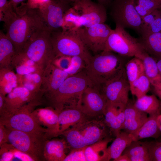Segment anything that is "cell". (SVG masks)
<instances>
[{
    "instance_id": "681fc988",
    "label": "cell",
    "mask_w": 161,
    "mask_h": 161,
    "mask_svg": "<svg viewBox=\"0 0 161 161\" xmlns=\"http://www.w3.org/2000/svg\"><path fill=\"white\" fill-rule=\"evenodd\" d=\"M153 91L156 95L161 100V88L153 87Z\"/></svg>"
},
{
    "instance_id": "2e32d148",
    "label": "cell",
    "mask_w": 161,
    "mask_h": 161,
    "mask_svg": "<svg viewBox=\"0 0 161 161\" xmlns=\"http://www.w3.org/2000/svg\"><path fill=\"white\" fill-rule=\"evenodd\" d=\"M69 76L66 72L52 63L46 67L41 75L40 88L43 94L44 103L52 96Z\"/></svg>"
},
{
    "instance_id": "f6af8a7d",
    "label": "cell",
    "mask_w": 161,
    "mask_h": 161,
    "mask_svg": "<svg viewBox=\"0 0 161 161\" xmlns=\"http://www.w3.org/2000/svg\"><path fill=\"white\" fill-rule=\"evenodd\" d=\"M8 130L4 125L0 124V145L8 142Z\"/></svg>"
},
{
    "instance_id": "ac0fdd59",
    "label": "cell",
    "mask_w": 161,
    "mask_h": 161,
    "mask_svg": "<svg viewBox=\"0 0 161 161\" xmlns=\"http://www.w3.org/2000/svg\"><path fill=\"white\" fill-rule=\"evenodd\" d=\"M125 106L107 101L104 113V119L112 134L115 137L123 129Z\"/></svg>"
},
{
    "instance_id": "44dd1931",
    "label": "cell",
    "mask_w": 161,
    "mask_h": 161,
    "mask_svg": "<svg viewBox=\"0 0 161 161\" xmlns=\"http://www.w3.org/2000/svg\"><path fill=\"white\" fill-rule=\"evenodd\" d=\"M32 114L42 126L46 127L49 131V139L56 137L58 129V113L52 108H39L33 110Z\"/></svg>"
},
{
    "instance_id": "bcb514c9",
    "label": "cell",
    "mask_w": 161,
    "mask_h": 161,
    "mask_svg": "<svg viewBox=\"0 0 161 161\" xmlns=\"http://www.w3.org/2000/svg\"><path fill=\"white\" fill-rule=\"evenodd\" d=\"M25 0H9L14 10L16 11L17 6L20 3H22Z\"/></svg>"
},
{
    "instance_id": "7c38bea8",
    "label": "cell",
    "mask_w": 161,
    "mask_h": 161,
    "mask_svg": "<svg viewBox=\"0 0 161 161\" xmlns=\"http://www.w3.org/2000/svg\"><path fill=\"white\" fill-rule=\"evenodd\" d=\"M71 6L67 2L50 0L38 9L48 30L52 32L62 29L65 14Z\"/></svg>"
},
{
    "instance_id": "ffe728a7",
    "label": "cell",
    "mask_w": 161,
    "mask_h": 161,
    "mask_svg": "<svg viewBox=\"0 0 161 161\" xmlns=\"http://www.w3.org/2000/svg\"><path fill=\"white\" fill-rule=\"evenodd\" d=\"M88 117L77 107L66 108L58 114L56 136L81 122Z\"/></svg>"
},
{
    "instance_id": "d590c367",
    "label": "cell",
    "mask_w": 161,
    "mask_h": 161,
    "mask_svg": "<svg viewBox=\"0 0 161 161\" xmlns=\"http://www.w3.org/2000/svg\"><path fill=\"white\" fill-rule=\"evenodd\" d=\"M160 5L157 0H135L134 6L141 17L151 13Z\"/></svg>"
},
{
    "instance_id": "3957f363",
    "label": "cell",
    "mask_w": 161,
    "mask_h": 161,
    "mask_svg": "<svg viewBox=\"0 0 161 161\" xmlns=\"http://www.w3.org/2000/svg\"><path fill=\"white\" fill-rule=\"evenodd\" d=\"M125 70L122 58L111 51H103L92 56L84 69L94 85L100 89L120 76Z\"/></svg>"
},
{
    "instance_id": "836d02e7",
    "label": "cell",
    "mask_w": 161,
    "mask_h": 161,
    "mask_svg": "<svg viewBox=\"0 0 161 161\" xmlns=\"http://www.w3.org/2000/svg\"><path fill=\"white\" fill-rule=\"evenodd\" d=\"M151 84L144 72L130 84V91L138 99L146 95L150 89Z\"/></svg>"
},
{
    "instance_id": "9a60e30c",
    "label": "cell",
    "mask_w": 161,
    "mask_h": 161,
    "mask_svg": "<svg viewBox=\"0 0 161 161\" xmlns=\"http://www.w3.org/2000/svg\"><path fill=\"white\" fill-rule=\"evenodd\" d=\"M101 90L107 101L126 105L129 101L130 85L125 70L118 77L103 86Z\"/></svg>"
},
{
    "instance_id": "5b68a950",
    "label": "cell",
    "mask_w": 161,
    "mask_h": 161,
    "mask_svg": "<svg viewBox=\"0 0 161 161\" xmlns=\"http://www.w3.org/2000/svg\"><path fill=\"white\" fill-rule=\"evenodd\" d=\"M18 54L33 61L43 72L56 57L50 40V32L47 30L37 31Z\"/></svg>"
},
{
    "instance_id": "d6a6232c",
    "label": "cell",
    "mask_w": 161,
    "mask_h": 161,
    "mask_svg": "<svg viewBox=\"0 0 161 161\" xmlns=\"http://www.w3.org/2000/svg\"><path fill=\"white\" fill-rule=\"evenodd\" d=\"M125 69L130 85L144 73L141 60L136 57H134L127 63Z\"/></svg>"
},
{
    "instance_id": "e0dca14e",
    "label": "cell",
    "mask_w": 161,
    "mask_h": 161,
    "mask_svg": "<svg viewBox=\"0 0 161 161\" xmlns=\"http://www.w3.org/2000/svg\"><path fill=\"white\" fill-rule=\"evenodd\" d=\"M5 100L9 115L29 103L33 101L43 103V95L41 93L31 92L26 88L20 86L15 87L7 94Z\"/></svg>"
},
{
    "instance_id": "74e56055",
    "label": "cell",
    "mask_w": 161,
    "mask_h": 161,
    "mask_svg": "<svg viewBox=\"0 0 161 161\" xmlns=\"http://www.w3.org/2000/svg\"><path fill=\"white\" fill-rule=\"evenodd\" d=\"M87 65L85 61L80 57L78 56L72 57L71 61L69 67L64 70L69 76L72 75L84 70Z\"/></svg>"
},
{
    "instance_id": "484cf974",
    "label": "cell",
    "mask_w": 161,
    "mask_h": 161,
    "mask_svg": "<svg viewBox=\"0 0 161 161\" xmlns=\"http://www.w3.org/2000/svg\"><path fill=\"white\" fill-rule=\"evenodd\" d=\"M141 18V36L161 32V16L158 9Z\"/></svg>"
},
{
    "instance_id": "ee69618b",
    "label": "cell",
    "mask_w": 161,
    "mask_h": 161,
    "mask_svg": "<svg viewBox=\"0 0 161 161\" xmlns=\"http://www.w3.org/2000/svg\"><path fill=\"white\" fill-rule=\"evenodd\" d=\"M14 157L21 161H34L30 156L15 148L13 151Z\"/></svg>"
},
{
    "instance_id": "4316f807",
    "label": "cell",
    "mask_w": 161,
    "mask_h": 161,
    "mask_svg": "<svg viewBox=\"0 0 161 161\" xmlns=\"http://www.w3.org/2000/svg\"><path fill=\"white\" fill-rule=\"evenodd\" d=\"M145 51L156 61L161 59V32L139 38Z\"/></svg>"
},
{
    "instance_id": "11a10c76",
    "label": "cell",
    "mask_w": 161,
    "mask_h": 161,
    "mask_svg": "<svg viewBox=\"0 0 161 161\" xmlns=\"http://www.w3.org/2000/svg\"><path fill=\"white\" fill-rule=\"evenodd\" d=\"M159 10L161 16V5H160L159 7L157 8Z\"/></svg>"
},
{
    "instance_id": "60d3db41",
    "label": "cell",
    "mask_w": 161,
    "mask_h": 161,
    "mask_svg": "<svg viewBox=\"0 0 161 161\" xmlns=\"http://www.w3.org/2000/svg\"><path fill=\"white\" fill-rule=\"evenodd\" d=\"M72 57L62 56L55 57L52 64L58 68L65 70L70 66Z\"/></svg>"
},
{
    "instance_id": "cb8c5ba5",
    "label": "cell",
    "mask_w": 161,
    "mask_h": 161,
    "mask_svg": "<svg viewBox=\"0 0 161 161\" xmlns=\"http://www.w3.org/2000/svg\"><path fill=\"white\" fill-rule=\"evenodd\" d=\"M67 145L65 140L53 139L47 140L44 153L46 161H64L66 156L65 150Z\"/></svg>"
},
{
    "instance_id": "4fadbf2b",
    "label": "cell",
    "mask_w": 161,
    "mask_h": 161,
    "mask_svg": "<svg viewBox=\"0 0 161 161\" xmlns=\"http://www.w3.org/2000/svg\"><path fill=\"white\" fill-rule=\"evenodd\" d=\"M107 100L101 90L95 86L87 87L83 92L77 107L87 116L104 115Z\"/></svg>"
},
{
    "instance_id": "5bb4252c",
    "label": "cell",
    "mask_w": 161,
    "mask_h": 161,
    "mask_svg": "<svg viewBox=\"0 0 161 161\" xmlns=\"http://www.w3.org/2000/svg\"><path fill=\"white\" fill-rule=\"evenodd\" d=\"M102 117H89L75 126L82 134L86 146L111 138L112 134Z\"/></svg>"
},
{
    "instance_id": "ab89813d",
    "label": "cell",
    "mask_w": 161,
    "mask_h": 161,
    "mask_svg": "<svg viewBox=\"0 0 161 161\" xmlns=\"http://www.w3.org/2000/svg\"><path fill=\"white\" fill-rule=\"evenodd\" d=\"M86 146L81 148L72 149L64 161H86L85 153Z\"/></svg>"
},
{
    "instance_id": "d4e9b609",
    "label": "cell",
    "mask_w": 161,
    "mask_h": 161,
    "mask_svg": "<svg viewBox=\"0 0 161 161\" xmlns=\"http://www.w3.org/2000/svg\"><path fill=\"white\" fill-rule=\"evenodd\" d=\"M161 111L151 115L143 124L137 132L133 135L134 140L148 137L157 138L160 135V131L157 123L158 116Z\"/></svg>"
},
{
    "instance_id": "8fae6325",
    "label": "cell",
    "mask_w": 161,
    "mask_h": 161,
    "mask_svg": "<svg viewBox=\"0 0 161 161\" xmlns=\"http://www.w3.org/2000/svg\"><path fill=\"white\" fill-rule=\"evenodd\" d=\"M72 30L89 50L96 54L104 50L107 39L113 30L105 23H101Z\"/></svg>"
},
{
    "instance_id": "1f68e13d",
    "label": "cell",
    "mask_w": 161,
    "mask_h": 161,
    "mask_svg": "<svg viewBox=\"0 0 161 161\" xmlns=\"http://www.w3.org/2000/svg\"><path fill=\"white\" fill-rule=\"evenodd\" d=\"M61 135L63 136L67 144L72 149L81 148L86 146L82 134L76 126L66 130Z\"/></svg>"
},
{
    "instance_id": "9f6ffc18",
    "label": "cell",
    "mask_w": 161,
    "mask_h": 161,
    "mask_svg": "<svg viewBox=\"0 0 161 161\" xmlns=\"http://www.w3.org/2000/svg\"><path fill=\"white\" fill-rule=\"evenodd\" d=\"M158 2L160 3V5H161V0H157Z\"/></svg>"
},
{
    "instance_id": "52a82bcc",
    "label": "cell",
    "mask_w": 161,
    "mask_h": 161,
    "mask_svg": "<svg viewBox=\"0 0 161 161\" xmlns=\"http://www.w3.org/2000/svg\"><path fill=\"white\" fill-rule=\"evenodd\" d=\"M37 106L35 102L29 103L15 113L0 117V124L10 129L45 135L48 139L49 130L41 125L32 113L33 108Z\"/></svg>"
},
{
    "instance_id": "603a6c76",
    "label": "cell",
    "mask_w": 161,
    "mask_h": 161,
    "mask_svg": "<svg viewBox=\"0 0 161 161\" xmlns=\"http://www.w3.org/2000/svg\"><path fill=\"white\" fill-rule=\"evenodd\" d=\"M16 53L10 39L1 30L0 31V69H12L13 59Z\"/></svg>"
},
{
    "instance_id": "db71d44e",
    "label": "cell",
    "mask_w": 161,
    "mask_h": 161,
    "mask_svg": "<svg viewBox=\"0 0 161 161\" xmlns=\"http://www.w3.org/2000/svg\"><path fill=\"white\" fill-rule=\"evenodd\" d=\"M153 87H157L161 88V82L157 86Z\"/></svg>"
},
{
    "instance_id": "7402d4cb",
    "label": "cell",
    "mask_w": 161,
    "mask_h": 161,
    "mask_svg": "<svg viewBox=\"0 0 161 161\" xmlns=\"http://www.w3.org/2000/svg\"><path fill=\"white\" fill-rule=\"evenodd\" d=\"M111 145L107 147L103 161L114 160L121 155L125 148L134 140L133 135L125 131L116 137Z\"/></svg>"
},
{
    "instance_id": "d6986e66",
    "label": "cell",
    "mask_w": 161,
    "mask_h": 161,
    "mask_svg": "<svg viewBox=\"0 0 161 161\" xmlns=\"http://www.w3.org/2000/svg\"><path fill=\"white\" fill-rule=\"evenodd\" d=\"M147 114L137 109L134 104L128 102L124 111V121L123 130L133 135L148 118Z\"/></svg>"
},
{
    "instance_id": "4dcf8cb0",
    "label": "cell",
    "mask_w": 161,
    "mask_h": 161,
    "mask_svg": "<svg viewBox=\"0 0 161 161\" xmlns=\"http://www.w3.org/2000/svg\"><path fill=\"white\" fill-rule=\"evenodd\" d=\"M134 104L137 109L149 115L161 111V102L155 95H144L137 99Z\"/></svg>"
},
{
    "instance_id": "ba28073f",
    "label": "cell",
    "mask_w": 161,
    "mask_h": 161,
    "mask_svg": "<svg viewBox=\"0 0 161 161\" xmlns=\"http://www.w3.org/2000/svg\"><path fill=\"white\" fill-rule=\"evenodd\" d=\"M7 129L8 142L15 148L29 155L34 161H46L44 150L48 140L45 135Z\"/></svg>"
},
{
    "instance_id": "7bdbcfd3",
    "label": "cell",
    "mask_w": 161,
    "mask_h": 161,
    "mask_svg": "<svg viewBox=\"0 0 161 161\" xmlns=\"http://www.w3.org/2000/svg\"><path fill=\"white\" fill-rule=\"evenodd\" d=\"M5 96L0 94V117H4L9 115L5 103Z\"/></svg>"
},
{
    "instance_id": "e575fe53",
    "label": "cell",
    "mask_w": 161,
    "mask_h": 161,
    "mask_svg": "<svg viewBox=\"0 0 161 161\" xmlns=\"http://www.w3.org/2000/svg\"><path fill=\"white\" fill-rule=\"evenodd\" d=\"M12 5L8 0H0V21L7 27L18 16Z\"/></svg>"
},
{
    "instance_id": "8992f818",
    "label": "cell",
    "mask_w": 161,
    "mask_h": 161,
    "mask_svg": "<svg viewBox=\"0 0 161 161\" xmlns=\"http://www.w3.org/2000/svg\"><path fill=\"white\" fill-rule=\"evenodd\" d=\"M50 40L55 57L79 56L87 65L92 57L89 50L73 30L62 29L50 32Z\"/></svg>"
},
{
    "instance_id": "f907efd6",
    "label": "cell",
    "mask_w": 161,
    "mask_h": 161,
    "mask_svg": "<svg viewBox=\"0 0 161 161\" xmlns=\"http://www.w3.org/2000/svg\"><path fill=\"white\" fill-rule=\"evenodd\" d=\"M159 72L161 75V59L156 61Z\"/></svg>"
},
{
    "instance_id": "b9f144b4",
    "label": "cell",
    "mask_w": 161,
    "mask_h": 161,
    "mask_svg": "<svg viewBox=\"0 0 161 161\" xmlns=\"http://www.w3.org/2000/svg\"><path fill=\"white\" fill-rule=\"evenodd\" d=\"M50 0H28L26 5L27 8L30 9H38L46 2Z\"/></svg>"
},
{
    "instance_id": "f1b7e54d",
    "label": "cell",
    "mask_w": 161,
    "mask_h": 161,
    "mask_svg": "<svg viewBox=\"0 0 161 161\" xmlns=\"http://www.w3.org/2000/svg\"><path fill=\"white\" fill-rule=\"evenodd\" d=\"M122 154L126 155L130 161H150L145 142L139 140L132 141Z\"/></svg>"
},
{
    "instance_id": "c3c4849f",
    "label": "cell",
    "mask_w": 161,
    "mask_h": 161,
    "mask_svg": "<svg viewBox=\"0 0 161 161\" xmlns=\"http://www.w3.org/2000/svg\"><path fill=\"white\" fill-rule=\"evenodd\" d=\"M114 161H130L129 158L126 155L122 154L118 157L113 160Z\"/></svg>"
},
{
    "instance_id": "f35d334b",
    "label": "cell",
    "mask_w": 161,
    "mask_h": 161,
    "mask_svg": "<svg viewBox=\"0 0 161 161\" xmlns=\"http://www.w3.org/2000/svg\"><path fill=\"white\" fill-rule=\"evenodd\" d=\"M0 88L10 83L16 81L17 76L10 69H0Z\"/></svg>"
},
{
    "instance_id": "9c48e42d",
    "label": "cell",
    "mask_w": 161,
    "mask_h": 161,
    "mask_svg": "<svg viewBox=\"0 0 161 161\" xmlns=\"http://www.w3.org/2000/svg\"><path fill=\"white\" fill-rule=\"evenodd\" d=\"M103 51L114 52L121 56L139 58L145 51L139 38L132 36L125 28L116 26L109 35Z\"/></svg>"
},
{
    "instance_id": "277c9868",
    "label": "cell",
    "mask_w": 161,
    "mask_h": 161,
    "mask_svg": "<svg viewBox=\"0 0 161 161\" xmlns=\"http://www.w3.org/2000/svg\"><path fill=\"white\" fill-rule=\"evenodd\" d=\"M6 35L13 43L16 54L20 53L31 36L37 31L48 30L38 9H28L5 27Z\"/></svg>"
},
{
    "instance_id": "f546056e",
    "label": "cell",
    "mask_w": 161,
    "mask_h": 161,
    "mask_svg": "<svg viewBox=\"0 0 161 161\" xmlns=\"http://www.w3.org/2000/svg\"><path fill=\"white\" fill-rule=\"evenodd\" d=\"M112 139L107 138L86 146L85 151L86 161H103L107 145Z\"/></svg>"
},
{
    "instance_id": "30bf717a",
    "label": "cell",
    "mask_w": 161,
    "mask_h": 161,
    "mask_svg": "<svg viewBox=\"0 0 161 161\" xmlns=\"http://www.w3.org/2000/svg\"><path fill=\"white\" fill-rule=\"evenodd\" d=\"M135 0H113L110 14L116 26L132 29L140 34L142 19L135 8Z\"/></svg>"
},
{
    "instance_id": "f5cc1de1",
    "label": "cell",
    "mask_w": 161,
    "mask_h": 161,
    "mask_svg": "<svg viewBox=\"0 0 161 161\" xmlns=\"http://www.w3.org/2000/svg\"><path fill=\"white\" fill-rule=\"evenodd\" d=\"M62 1L64 2H68L69 4H70L71 5L74 3H75L79 0H57Z\"/></svg>"
},
{
    "instance_id": "7a4b0ae2",
    "label": "cell",
    "mask_w": 161,
    "mask_h": 161,
    "mask_svg": "<svg viewBox=\"0 0 161 161\" xmlns=\"http://www.w3.org/2000/svg\"><path fill=\"white\" fill-rule=\"evenodd\" d=\"M107 18L106 8L92 0H79L65 13L62 29L74 30L104 23Z\"/></svg>"
},
{
    "instance_id": "8d00e7d4",
    "label": "cell",
    "mask_w": 161,
    "mask_h": 161,
    "mask_svg": "<svg viewBox=\"0 0 161 161\" xmlns=\"http://www.w3.org/2000/svg\"><path fill=\"white\" fill-rule=\"evenodd\" d=\"M150 161H161V141L145 142Z\"/></svg>"
},
{
    "instance_id": "83f0119b",
    "label": "cell",
    "mask_w": 161,
    "mask_h": 161,
    "mask_svg": "<svg viewBox=\"0 0 161 161\" xmlns=\"http://www.w3.org/2000/svg\"><path fill=\"white\" fill-rule=\"evenodd\" d=\"M143 62L144 72L153 86H157L161 82V75L160 73L156 61L146 51L138 58Z\"/></svg>"
},
{
    "instance_id": "6da1fadb",
    "label": "cell",
    "mask_w": 161,
    "mask_h": 161,
    "mask_svg": "<svg viewBox=\"0 0 161 161\" xmlns=\"http://www.w3.org/2000/svg\"><path fill=\"white\" fill-rule=\"evenodd\" d=\"M92 86H95L84 69L69 76L52 96L44 102L59 114L65 108L77 107L84 91Z\"/></svg>"
},
{
    "instance_id": "816d5d0a",
    "label": "cell",
    "mask_w": 161,
    "mask_h": 161,
    "mask_svg": "<svg viewBox=\"0 0 161 161\" xmlns=\"http://www.w3.org/2000/svg\"><path fill=\"white\" fill-rule=\"evenodd\" d=\"M157 123L159 129L161 132V114H160L158 116Z\"/></svg>"
},
{
    "instance_id": "7dc6e473",
    "label": "cell",
    "mask_w": 161,
    "mask_h": 161,
    "mask_svg": "<svg viewBox=\"0 0 161 161\" xmlns=\"http://www.w3.org/2000/svg\"><path fill=\"white\" fill-rule=\"evenodd\" d=\"M98 3L103 5L106 8L110 6L111 3L114 0H96Z\"/></svg>"
}]
</instances>
